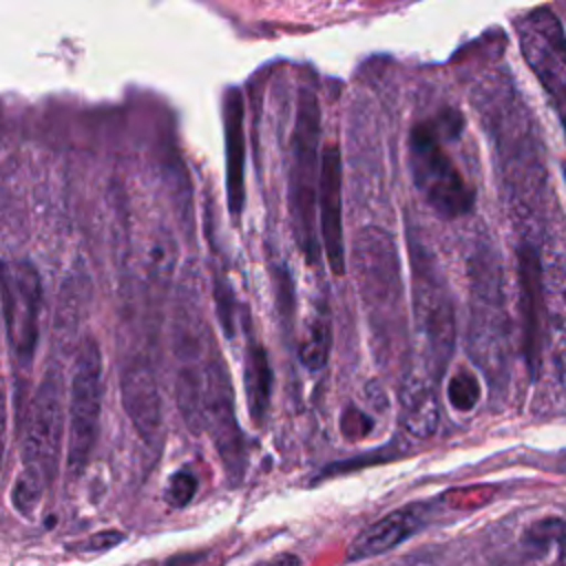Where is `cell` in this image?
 <instances>
[{
    "instance_id": "cell-1",
    "label": "cell",
    "mask_w": 566,
    "mask_h": 566,
    "mask_svg": "<svg viewBox=\"0 0 566 566\" xmlns=\"http://www.w3.org/2000/svg\"><path fill=\"white\" fill-rule=\"evenodd\" d=\"M455 111L413 122L407 133V168L424 203L444 219L471 212L475 192L449 153L447 139L460 128Z\"/></svg>"
},
{
    "instance_id": "cell-2",
    "label": "cell",
    "mask_w": 566,
    "mask_h": 566,
    "mask_svg": "<svg viewBox=\"0 0 566 566\" xmlns=\"http://www.w3.org/2000/svg\"><path fill=\"white\" fill-rule=\"evenodd\" d=\"M469 332L467 349L475 365L497 382L506 369L509 318L497 254L480 245L469 259Z\"/></svg>"
},
{
    "instance_id": "cell-3",
    "label": "cell",
    "mask_w": 566,
    "mask_h": 566,
    "mask_svg": "<svg viewBox=\"0 0 566 566\" xmlns=\"http://www.w3.org/2000/svg\"><path fill=\"white\" fill-rule=\"evenodd\" d=\"M352 268L369 323L385 334L389 332L391 338L405 298L400 254L394 237L378 226L360 228L352 245Z\"/></svg>"
},
{
    "instance_id": "cell-4",
    "label": "cell",
    "mask_w": 566,
    "mask_h": 566,
    "mask_svg": "<svg viewBox=\"0 0 566 566\" xmlns=\"http://www.w3.org/2000/svg\"><path fill=\"white\" fill-rule=\"evenodd\" d=\"M409 268L413 327L431 376L440 378L455 347L453 301L431 254L413 237L409 239Z\"/></svg>"
},
{
    "instance_id": "cell-5",
    "label": "cell",
    "mask_w": 566,
    "mask_h": 566,
    "mask_svg": "<svg viewBox=\"0 0 566 566\" xmlns=\"http://www.w3.org/2000/svg\"><path fill=\"white\" fill-rule=\"evenodd\" d=\"M316 139H318V106L312 95H305V99H301L298 124L294 130V161L290 170L287 210L292 219L294 239L310 263L318 259L316 219H318L321 172L316 168Z\"/></svg>"
},
{
    "instance_id": "cell-6",
    "label": "cell",
    "mask_w": 566,
    "mask_h": 566,
    "mask_svg": "<svg viewBox=\"0 0 566 566\" xmlns=\"http://www.w3.org/2000/svg\"><path fill=\"white\" fill-rule=\"evenodd\" d=\"M64 387L60 369H49L40 380L22 424V478L46 491L53 482L64 433Z\"/></svg>"
},
{
    "instance_id": "cell-7",
    "label": "cell",
    "mask_w": 566,
    "mask_h": 566,
    "mask_svg": "<svg viewBox=\"0 0 566 566\" xmlns=\"http://www.w3.org/2000/svg\"><path fill=\"white\" fill-rule=\"evenodd\" d=\"M102 352L93 338H86L77 354L71 376L69 391V471L75 475L84 471L93 458L99 438V416H102Z\"/></svg>"
},
{
    "instance_id": "cell-8",
    "label": "cell",
    "mask_w": 566,
    "mask_h": 566,
    "mask_svg": "<svg viewBox=\"0 0 566 566\" xmlns=\"http://www.w3.org/2000/svg\"><path fill=\"white\" fill-rule=\"evenodd\" d=\"M201 424L212 438L228 482L239 484L245 471V438L237 420L230 374L217 345L212 347L203 369Z\"/></svg>"
},
{
    "instance_id": "cell-9",
    "label": "cell",
    "mask_w": 566,
    "mask_h": 566,
    "mask_svg": "<svg viewBox=\"0 0 566 566\" xmlns=\"http://www.w3.org/2000/svg\"><path fill=\"white\" fill-rule=\"evenodd\" d=\"M522 55L542 84L566 137V31L548 9H533L520 22Z\"/></svg>"
},
{
    "instance_id": "cell-10",
    "label": "cell",
    "mask_w": 566,
    "mask_h": 566,
    "mask_svg": "<svg viewBox=\"0 0 566 566\" xmlns=\"http://www.w3.org/2000/svg\"><path fill=\"white\" fill-rule=\"evenodd\" d=\"M2 307L4 329L13 358L29 365L40 336L42 283L38 270L29 261L4 263L2 268Z\"/></svg>"
},
{
    "instance_id": "cell-11",
    "label": "cell",
    "mask_w": 566,
    "mask_h": 566,
    "mask_svg": "<svg viewBox=\"0 0 566 566\" xmlns=\"http://www.w3.org/2000/svg\"><path fill=\"white\" fill-rule=\"evenodd\" d=\"M517 287H520V323H522V356L531 378L542 367L544 349V314L548 310L542 276V256L535 243L524 239L517 245Z\"/></svg>"
},
{
    "instance_id": "cell-12",
    "label": "cell",
    "mask_w": 566,
    "mask_h": 566,
    "mask_svg": "<svg viewBox=\"0 0 566 566\" xmlns=\"http://www.w3.org/2000/svg\"><path fill=\"white\" fill-rule=\"evenodd\" d=\"M122 405L137 431V436L150 447L159 449L164 438V413L157 376L146 356H133L122 367L119 376Z\"/></svg>"
},
{
    "instance_id": "cell-13",
    "label": "cell",
    "mask_w": 566,
    "mask_h": 566,
    "mask_svg": "<svg viewBox=\"0 0 566 566\" xmlns=\"http://www.w3.org/2000/svg\"><path fill=\"white\" fill-rule=\"evenodd\" d=\"M318 226L325 259L336 276L345 274V239H343V195H340V157L336 146H327L321 164L318 188Z\"/></svg>"
},
{
    "instance_id": "cell-14",
    "label": "cell",
    "mask_w": 566,
    "mask_h": 566,
    "mask_svg": "<svg viewBox=\"0 0 566 566\" xmlns=\"http://www.w3.org/2000/svg\"><path fill=\"white\" fill-rule=\"evenodd\" d=\"M422 526H424V506H420V504L400 506V509L382 515L367 528H363L354 537V542L347 551V557L349 559H367V557L382 555V553L396 548L398 544H402L405 539H409L411 535H416Z\"/></svg>"
},
{
    "instance_id": "cell-15",
    "label": "cell",
    "mask_w": 566,
    "mask_h": 566,
    "mask_svg": "<svg viewBox=\"0 0 566 566\" xmlns=\"http://www.w3.org/2000/svg\"><path fill=\"white\" fill-rule=\"evenodd\" d=\"M440 422V405L431 380L422 374H409L398 396V424L411 440H427Z\"/></svg>"
},
{
    "instance_id": "cell-16",
    "label": "cell",
    "mask_w": 566,
    "mask_h": 566,
    "mask_svg": "<svg viewBox=\"0 0 566 566\" xmlns=\"http://www.w3.org/2000/svg\"><path fill=\"white\" fill-rule=\"evenodd\" d=\"M243 389L248 413L254 424H263L270 411V396H272V367L265 347L254 338L248 336L245 340V363H243Z\"/></svg>"
},
{
    "instance_id": "cell-17",
    "label": "cell",
    "mask_w": 566,
    "mask_h": 566,
    "mask_svg": "<svg viewBox=\"0 0 566 566\" xmlns=\"http://www.w3.org/2000/svg\"><path fill=\"white\" fill-rule=\"evenodd\" d=\"M332 352V318L325 305L316 307L314 314L307 318L301 343H298V358L310 371H318L325 367Z\"/></svg>"
},
{
    "instance_id": "cell-18",
    "label": "cell",
    "mask_w": 566,
    "mask_h": 566,
    "mask_svg": "<svg viewBox=\"0 0 566 566\" xmlns=\"http://www.w3.org/2000/svg\"><path fill=\"white\" fill-rule=\"evenodd\" d=\"M177 265V241L170 230L159 226L155 232L148 234L144 245V272L146 276L164 287L172 279Z\"/></svg>"
},
{
    "instance_id": "cell-19",
    "label": "cell",
    "mask_w": 566,
    "mask_h": 566,
    "mask_svg": "<svg viewBox=\"0 0 566 566\" xmlns=\"http://www.w3.org/2000/svg\"><path fill=\"white\" fill-rule=\"evenodd\" d=\"M548 305V336L551 356L555 365V376L559 387L566 391V292L553 290Z\"/></svg>"
},
{
    "instance_id": "cell-20",
    "label": "cell",
    "mask_w": 566,
    "mask_h": 566,
    "mask_svg": "<svg viewBox=\"0 0 566 566\" xmlns=\"http://www.w3.org/2000/svg\"><path fill=\"white\" fill-rule=\"evenodd\" d=\"M447 400L460 413H467V411L475 409V405L480 402V380H478V376L469 369H458L447 382Z\"/></svg>"
},
{
    "instance_id": "cell-21",
    "label": "cell",
    "mask_w": 566,
    "mask_h": 566,
    "mask_svg": "<svg viewBox=\"0 0 566 566\" xmlns=\"http://www.w3.org/2000/svg\"><path fill=\"white\" fill-rule=\"evenodd\" d=\"M212 296H214V310H217V318L226 332L228 338H232L237 334V316L243 314V310H239L237 298L232 294L230 283L217 274L214 283H212Z\"/></svg>"
},
{
    "instance_id": "cell-22",
    "label": "cell",
    "mask_w": 566,
    "mask_h": 566,
    "mask_svg": "<svg viewBox=\"0 0 566 566\" xmlns=\"http://www.w3.org/2000/svg\"><path fill=\"white\" fill-rule=\"evenodd\" d=\"M195 491H197V478H195V473H192L190 469H181V471H177V473L170 475V480H168V484H166V491H164V500H166L170 506L181 509V506H186V504L192 500Z\"/></svg>"
},
{
    "instance_id": "cell-23",
    "label": "cell",
    "mask_w": 566,
    "mask_h": 566,
    "mask_svg": "<svg viewBox=\"0 0 566 566\" xmlns=\"http://www.w3.org/2000/svg\"><path fill=\"white\" fill-rule=\"evenodd\" d=\"M371 429H374V420L365 411H360L354 405L343 409V413H340V431H343V436L347 440H360L367 433H371Z\"/></svg>"
},
{
    "instance_id": "cell-24",
    "label": "cell",
    "mask_w": 566,
    "mask_h": 566,
    "mask_svg": "<svg viewBox=\"0 0 566 566\" xmlns=\"http://www.w3.org/2000/svg\"><path fill=\"white\" fill-rule=\"evenodd\" d=\"M122 539H124V535H122V533H117V531H104V533H95V535H91V537L84 542L82 551H93V553H99V551H106V548H113V546H117Z\"/></svg>"
},
{
    "instance_id": "cell-25",
    "label": "cell",
    "mask_w": 566,
    "mask_h": 566,
    "mask_svg": "<svg viewBox=\"0 0 566 566\" xmlns=\"http://www.w3.org/2000/svg\"><path fill=\"white\" fill-rule=\"evenodd\" d=\"M254 566H301V559L294 553H281V555L263 559V562H259Z\"/></svg>"
},
{
    "instance_id": "cell-26",
    "label": "cell",
    "mask_w": 566,
    "mask_h": 566,
    "mask_svg": "<svg viewBox=\"0 0 566 566\" xmlns=\"http://www.w3.org/2000/svg\"><path fill=\"white\" fill-rule=\"evenodd\" d=\"M557 542H559V566H566V524Z\"/></svg>"
}]
</instances>
